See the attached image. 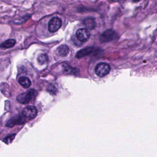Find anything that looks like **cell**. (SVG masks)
<instances>
[{
  "instance_id": "obj_1",
  "label": "cell",
  "mask_w": 157,
  "mask_h": 157,
  "mask_svg": "<svg viewBox=\"0 0 157 157\" xmlns=\"http://www.w3.org/2000/svg\"><path fill=\"white\" fill-rule=\"evenodd\" d=\"M37 96V92L33 89H31L25 93L19 94L17 97V100L23 104H26L33 101Z\"/></svg>"
},
{
  "instance_id": "obj_2",
  "label": "cell",
  "mask_w": 157,
  "mask_h": 157,
  "mask_svg": "<svg viewBox=\"0 0 157 157\" xmlns=\"http://www.w3.org/2000/svg\"><path fill=\"white\" fill-rule=\"evenodd\" d=\"M95 73L99 77H104L107 75L110 71V66L105 63H100L96 65L95 67Z\"/></svg>"
},
{
  "instance_id": "obj_3",
  "label": "cell",
  "mask_w": 157,
  "mask_h": 157,
  "mask_svg": "<svg viewBox=\"0 0 157 157\" xmlns=\"http://www.w3.org/2000/svg\"><path fill=\"white\" fill-rule=\"evenodd\" d=\"M62 21L58 17L52 18L48 23V29L51 33L57 31L61 26Z\"/></svg>"
},
{
  "instance_id": "obj_4",
  "label": "cell",
  "mask_w": 157,
  "mask_h": 157,
  "mask_svg": "<svg viewBox=\"0 0 157 157\" xmlns=\"http://www.w3.org/2000/svg\"><path fill=\"white\" fill-rule=\"evenodd\" d=\"M117 37V33L113 29H109L105 30L100 36V41L101 42H107L113 40Z\"/></svg>"
},
{
  "instance_id": "obj_5",
  "label": "cell",
  "mask_w": 157,
  "mask_h": 157,
  "mask_svg": "<svg viewBox=\"0 0 157 157\" xmlns=\"http://www.w3.org/2000/svg\"><path fill=\"white\" fill-rule=\"evenodd\" d=\"M37 114V110L34 106L28 105L25 107L22 110V115L26 119L31 120L34 118Z\"/></svg>"
},
{
  "instance_id": "obj_6",
  "label": "cell",
  "mask_w": 157,
  "mask_h": 157,
  "mask_svg": "<svg viewBox=\"0 0 157 157\" xmlns=\"http://www.w3.org/2000/svg\"><path fill=\"white\" fill-rule=\"evenodd\" d=\"M75 36L78 40L82 42H85L89 39L90 33L87 29L80 28L76 31Z\"/></svg>"
},
{
  "instance_id": "obj_7",
  "label": "cell",
  "mask_w": 157,
  "mask_h": 157,
  "mask_svg": "<svg viewBox=\"0 0 157 157\" xmlns=\"http://www.w3.org/2000/svg\"><path fill=\"white\" fill-rule=\"evenodd\" d=\"M94 50V48L92 47H86L84 48L82 50H80L78 51L75 55V57L77 58H81L84 56H86L90 53H91Z\"/></svg>"
},
{
  "instance_id": "obj_8",
  "label": "cell",
  "mask_w": 157,
  "mask_h": 157,
  "mask_svg": "<svg viewBox=\"0 0 157 157\" xmlns=\"http://www.w3.org/2000/svg\"><path fill=\"white\" fill-rule=\"evenodd\" d=\"M83 23L84 26L89 29H93L96 26V22L93 18L88 17L84 19Z\"/></svg>"
},
{
  "instance_id": "obj_9",
  "label": "cell",
  "mask_w": 157,
  "mask_h": 157,
  "mask_svg": "<svg viewBox=\"0 0 157 157\" xmlns=\"http://www.w3.org/2000/svg\"><path fill=\"white\" fill-rule=\"evenodd\" d=\"M16 44V40L13 39H7V40L2 42L1 45V47L2 48H9L13 47L15 44Z\"/></svg>"
},
{
  "instance_id": "obj_10",
  "label": "cell",
  "mask_w": 157,
  "mask_h": 157,
  "mask_svg": "<svg viewBox=\"0 0 157 157\" xmlns=\"http://www.w3.org/2000/svg\"><path fill=\"white\" fill-rule=\"evenodd\" d=\"M57 52L58 53V54L61 56H66L67 55V54L69 53V47L66 45H60L58 49H57Z\"/></svg>"
},
{
  "instance_id": "obj_11",
  "label": "cell",
  "mask_w": 157,
  "mask_h": 157,
  "mask_svg": "<svg viewBox=\"0 0 157 157\" xmlns=\"http://www.w3.org/2000/svg\"><path fill=\"white\" fill-rule=\"evenodd\" d=\"M18 82L23 87H24L25 88H29L31 85L30 80L28 77H25V76L20 77V78L18 80Z\"/></svg>"
},
{
  "instance_id": "obj_12",
  "label": "cell",
  "mask_w": 157,
  "mask_h": 157,
  "mask_svg": "<svg viewBox=\"0 0 157 157\" xmlns=\"http://www.w3.org/2000/svg\"><path fill=\"white\" fill-rule=\"evenodd\" d=\"M63 67L64 69V71L67 72V74H76L75 72H78V71H74L75 70H77L75 68H72L69 66H67L66 64L63 65Z\"/></svg>"
},
{
  "instance_id": "obj_13",
  "label": "cell",
  "mask_w": 157,
  "mask_h": 157,
  "mask_svg": "<svg viewBox=\"0 0 157 157\" xmlns=\"http://www.w3.org/2000/svg\"><path fill=\"white\" fill-rule=\"evenodd\" d=\"M47 61V56L45 54H41L37 58V61L40 64H43L45 63Z\"/></svg>"
},
{
  "instance_id": "obj_14",
  "label": "cell",
  "mask_w": 157,
  "mask_h": 157,
  "mask_svg": "<svg viewBox=\"0 0 157 157\" xmlns=\"http://www.w3.org/2000/svg\"><path fill=\"white\" fill-rule=\"evenodd\" d=\"M15 136V134H12V135H10V136L6 137V138H4V139L2 140V141H3L4 142H5L6 144H10V143H11V142H12V140H13Z\"/></svg>"
},
{
  "instance_id": "obj_15",
  "label": "cell",
  "mask_w": 157,
  "mask_h": 157,
  "mask_svg": "<svg viewBox=\"0 0 157 157\" xmlns=\"http://www.w3.org/2000/svg\"><path fill=\"white\" fill-rule=\"evenodd\" d=\"M133 2H139V1H140V0H132Z\"/></svg>"
},
{
  "instance_id": "obj_16",
  "label": "cell",
  "mask_w": 157,
  "mask_h": 157,
  "mask_svg": "<svg viewBox=\"0 0 157 157\" xmlns=\"http://www.w3.org/2000/svg\"><path fill=\"white\" fill-rule=\"evenodd\" d=\"M111 1H118V0H111Z\"/></svg>"
}]
</instances>
